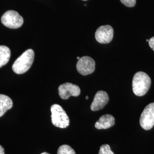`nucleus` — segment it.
Segmentation results:
<instances>
[{
  "label": "nucleus",
  "instance_id": "f257e3e1",
  "mask_svg": "<svg viewBox=\"0 0 154 154\" xmlns=\"http://www.w3.org/2000/svg\"><path fill=\"white\" fill-rule=\"evenodd\" d=\"M151 84L149 75L143 72H137L132 79V90L138 97L144 95L148 92Z\"/></svg>",
  "mask_w": 154,
  "mask_h": 154
},
{
  "label": "nucleus",
  "instance_id": "f03ea898",
  "mask_svg": "<svg viewBox=\"0 0 154 154\" xmlns=\"http://www.w3.org/2000/svg\"><path fill=\"white\" fill-rule=\"evenodd\" d=\"M34 52L32 49L26 50L20 55L12 66L13 72L17 74H22L28 72L33 64Z\"/></svg>",
  "mask_w": 154,
  "mask_h": 154
},
{
  "label": "nucleus",
  "instance_id": "7ed1b4c3",
  "mask_svg": "<svg viewBox=\"0 0 154 154\" xmlns=\"http://www.w3.org/2000/svg\"><path fill=\"white\" fill-rule=\"evenodd\" d=\"M51 122L54 126L65 128L69 126V118L60 105L54 104L51 106Z\"/></svg>",
  "mask_w": 154,
  "mask_h": 154
},
{
  "label": "nucleus",
  "instance_id": "20e7f679",
  "mask_svg": "<svg viewBox=\"0 0 154 154\" xmlns=\"http://www.w3.org/2000/svg\"><path fill=\"white\" fill-rule=\"evenodd\" d=\"M1 20L4 26L13 29L21 27L23 23V19L22 16L14 11H6L3 14Z\"/></svg>",
  "mask_w": 154,
  "mask_h": 154
},
{
  "label": "nucleus",
  "instance_id": "39448f33",
  "mask_svg": "<svg viewBox=\"0 0 154 154\" xmlns=\"http://www.w3.org/2000/svg\"><path fill=\"white\" fill-rule=\"evenodd\" d=\"M140 125L145 130H149L154 126V103L147 105L140 118Z\"/></svg>",
  "mask_w": 154,
  "mask_h": 154
},
{
  "label": "nucleus",
  "instance_id": "423d86ee",
  "mask_svg": "<svg viewBox=\"0 0 154 154\" xmlns=\"http://www.w3.org/2000/svg\"><path fill=\"white\" fill-rule=\"evenodd\" d=\"M77 69L83 75L90 74L95 71V62L88 56L82 57L77 62Z\"/></svg>",
  "mask_w": 154,
  "mask_h": 154
},
{
  "label": "nucleus",
  "instance_id": "0eeeda50",
  "mask_svg": "<svg viewBox=\"0 0 154 154\" xmlns=\"http://www.w3.org/2000/svg\"><path fill=\"white\" fill-rule=\"evenodd\" d=\"M58 93L62 99H69L70 97H78L81 93V89L77 85L71 83H65L58 88Z\"/></svg>",
  "mask_w": 154,
  "mask_h": 154
},
{
  "label": "nucleus",
  "instance_id": "6e6552de",
  "mask_svg": "<svg viewBox=\"0 0 154 154\" xmlns=\"http://www.w3.org/2000/svg\"><path fill=\"white\" fill-rule=\"evenodd\" d=\"M114 36V30L110 25L101 26L97 30L95 37L100 44H108L112 41Z\"/></svg>",
  "mask_w": 154,
  "mask_h": 154
},
{
  "label": "nucleus",
  "instance_id": "1a4fd4ad",
  "mask_svg": "<svg viewBox=\"0 0 154 154\" xmlns=\"http://www.w3.org/2000/svg\"><path fill=\"white\" fill-rule=\"evenodd\" d=\"M109 101L107 93L104 91H99L95 95L93 102L91 105V110L96 111L103 109Z\"/></svg>",
  "mask_w": 154,
  "mask_h": 154
},
{
  "label": "nucleus",
  "instance_id": "9d476101",
  "mask_svg": "<svg viewBox=\"0 0 154 154\" xmlns=\"http://www.w3.org/2000/svg\"><path fill=\"white\" fill-rule=\"evenodd\" d=\"M115 125V118L110 114L102 116L95 124V127L98 130L107 129Z\"/></svg>",
  "mask_w": 154,
  "mask_h": 154
},
{
  "label": "nucleus",
  "instance_id": "9b49d317",
  "mask_svg": "<svg viewBox=\"0 0 154 154\" xmlns=\"http://www.w3.org/2000/svg\"><path fill=\"white\" fill-rule=\"evenodd\" d=\"M13 103L9 97L0 94V117L4 116L8 110L11 109Z\"/></svg>",
  "mask_w": 154,
  "mask_h": 154
},
{
  "label": "nucleus",
  "instance_id": "f8f14e48",
  "mask_svg": "<svg viewBox=\"0 0 154 154\" xmlns=\"http://www.w3.org/2000/svg\"><path fill=\"white\" fill-rule=\"evenodd\" d=\"M11 50L6 46H0V68L6 65L10 60Z\"/></svg>",
  "mask_w": 154,
  "mask_h": 154
},
{
  "label": "nucleus",
  "instance_id": "ddd939ff",
  "mask_svg": "<svg viewBox=\"0 0 154 154\" xmlns=\"http://www.w3.org/2000/svg\"><path fill=\"white\" fill-rule=\"evenodd\" d=\"M57 154H76L75 151L67 144L62 145L58 149Z\"/></svg>",
  "mask_w": 154,
  "mask_h": 154
},
{
  "label": "nucleus",
  "instance_id": "4468645a",
  "mask_svg": "<svg viewBox=\"0 0 154 154\" xmlns=\"http://www.w3.org/2000/svg\"><path fill=\"white\" fill-rule=\"evenodd\" d=\"M99 154H114V153L111 151L109 144H103L100 147Z\"/></svg>",
  "mask_w": 154,
  "mask_h": 154
},
{
  "label": "nucleus",
  "instance_id": "2eb2a0df",
  "mask_svg": "<svg viewBox=\"0 0 154 154\" xmlns=\"http://www.w3.org/2000/svg\"><path fill=\"white\" fill-rule=\"evenodd\" d=\"M122 3L127 7H134L136 4V0H121Z\"/></svg>",
  "mask_w": 154,
  "mask_h": 154
},
{
  "label": "nucleus",
  "instance_id": "dca6fc26",
  "mask_svg": "<svg viewBox=\"0 0 154 154\" xmlns=\"http://www.w3.org/2000/svg\"><path fill=\"white\" fill-rule=\"evenodd\" d=\"M149 47L154 51V37L149 39Z\"/></svg>",
  "mask_w": 154,
  "mask_h": 154
},
{
  "label": "nucleus",
  "instance_id": "f3484780",
  "mask_svg": "<svg viewBox=\"0 0 154 154\" xmlns=\"http://www.w3.org/2000/svg\"><path fill=\"white\" fill-rule=\"evenodd\" d=\"M0 154H5L4 149L1 145H0Z\"/></svg>",
  "mask_w": 154,
  "mask_h": 154
},
{
  "label": "nucleus",
  "instance_id": "a211bd4d",
  "mask_svg": "<svg viewBox=\"0 0 154 154\" xmlns=\"http://www.w3.org/2000/svg\"><path fill=\"white\" fill-rule=\"evenodd\" d=\"M41 154H50L49 153H48V152H43V153H42Z\"/></svg>",
  "mask_w": 154,
  "mask_h": 154
},
{
  "label": "nucleus",
  "instance_id": "6ab92c4d",
  "mask_svg": "<svg viewBox=\"0 0 154 154\" xmlns=\"http://www.w3.org/2000/svg\"><path fill=\"white\" fill-rule=\"evenodd\" d=\"M80 58H80V57H77V59H78V60H79V59H80Z\"/></svg>",
  "mask_w": 154,
  "mask_h": 154
},
{
  "label": "nucleus",
  "instance_id": "aec40b11",
  "mask_svg": "<svg viewBox=\"0 0 154 154\" xmlns=\"http://www.w3.org/2000/svg\"><path fill=\"white\" fill-rule=\"evenodd\" d=\"M86 99H88V96H86Z\"/></svg>",
  "mask_w": 154,
  "mask_h": 154
},
{
  "label": "nucleus",
  "instance_id": "412c9836",
  "mask_svg": "<svg viewBox=\"0 0 154 154\" xmlns=\"http://www.w3.org/2000/svg\"><path fill=\"white\" fill-rule=\"evenodd\" d=\"M83 1H87V0H83Z\"/></svg>",
  "mask_w": 154,
  "mask_h": 154
}]
</instances>
